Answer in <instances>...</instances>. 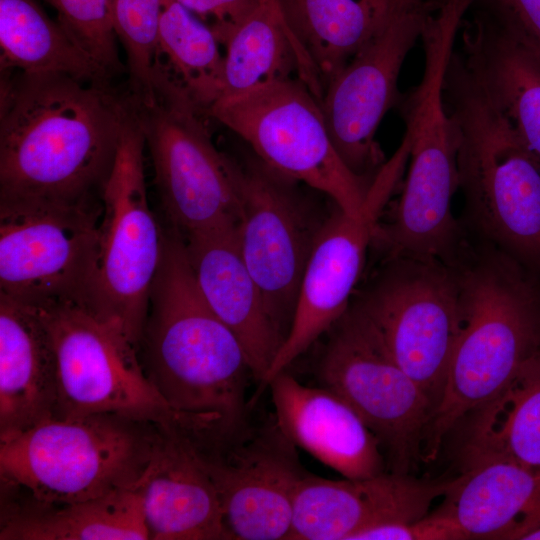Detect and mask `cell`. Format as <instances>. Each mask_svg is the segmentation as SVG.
Listing matches in <instances>:
<instances>
[{"mask_svg": "<svg viewBox=\"0 0 540 540\" xmlns=\"http://www.w3.org/2000/svg\"><path fill=\"white\" fill-rule=\"evenodd\" d=\"M57 361L42 311L0 295V439L54 416Z\"/></svg>", "mask_w": 540, "mask_h": 540, "instance_id": "7402d4cb", "label": "cell"}, {"mask_svg": "<svg viewBox=\"0 0 540 540\" xmlns=\"http://www.w3.org/2000/svg\"><path fill=\"white\" fill-rule=\"evenodd\" d=\"M464 0H445L427 19L421 40L424 70L418 85L399 101L409 138L407 176L373 243L387 256L436 258L449 262L465 228L452 212L459 189L458 136L443 100V78L461 23Z\"/></svg>", "mask_w": 540, "mask_h": 540, "instance_id": "277c9868", "label": "cell"}, {"mask_svg": "<svg viewBox=\"0 0 540 540\" xmlns=\"http://www.w3.org/2000/svg\"><path fill=\"white\" fill-rule=\"evenodd\" d=\"M115 34L126 53L128 96L139 105L155 98L159 23L164 0H110Z\"/></svg>", "mask_w": 540, "mask_h": 540, "instance_id": "4dcf8cb0", "label": "cell"}, {"mask_svg": "<svg viewBox=\"0 0 540 540\" xmlns=\"http://www.w3.org/2000/svg\"><path fill=\"white\" fill-rule=\"evenodd\" d=\"M353 540H466V537L457 523L438 509L418 520L373 526Z\"/></svg>", "mask_w": 540, "mask_h": 540, "instance_id": "836d02e7", "label": "cell"}, {"mask_svg": "<svg viewBox=\"0 0 540 540\" xmlns=\"http://www.w3.org/2000/svg\"><path fill=\"white\" fill-rule=\"evenodd\" d=\"M300 58L299 78L325 89L386 24L398 0H274Z\"/></svg>", "mask_w": 540, "mask_h": 540, "instance_id": "603a6c76", "label": "cell"}, {"mask_svg": "<svg viewBox=\"0 0 540 540\" xmlns=\"http://www.w3.org/2000/svg\"><path fill=\"white\" fill-rule=\"evenodd\" d=\"M131 102L171 228L186 235L237 225L240 198L232 159L214 146L201 111L167 81L156 85L151 104Z\"/></svg>", "mask_w": 540, "mask_h": 540, "instance_id": "4fadbf2b", "label": "cell"}, {"mask_svg": "<svg viewBox=\"0 0 540 540\" xmlns=\"http://www.w3.org/2000/svg\"><path fill=\"white\" fill-rule=\"evenodd\" d=\"M146 376L177 412L213 441L248 432L252 372L235 334L214 314L193 277L182 235L165 230L138 349Z\"/></svg>", "mask_w": 540, "mask_h": 540, "instance_id": "7a4b0ae2", "label": "cell"}, {"mask_svg": "<svg viewBox=\"0 0 540 540\" xmlns=\"http://www.w3.org/2000/svg\"><path fill=\"white\" fill-rule=\"evenodd\" d=\"M466 417L463 468L505 460L540 469V353Z\"/></svg>", "mask_w": 540, "mask_h": 540, "instance_id": "4316f807", "label": "cell"}, {"mask_svg": "<svg viewBox=\"0 0 540 540\" xmlns=\"http://www.w3.org/2000/svg\"><path fill=\"white\" fill-rule=\"evenodd\" d=\"M135 488L148 540L226 539L217 493L192 436L160 427Z\"/></svg>", "mask_w": 540, "mask_h": 540, "instance_id": "d6986e66", "label": "cell"}, {"mask_svg": "<svg viewBox=\"0 0 540 540\" xmlns=\"http://www.w3.org/2000/svg\"><path fill=\"white\" fill-rule=\"evenodd\" d=\"M182 237L202 297L241 343L259 384L283 340L243 260L237 225Z\"/></svg>", "mask_w": 540, "mask_h": 540, "instance_id": "44dd1931", "label": "cell"}, {"mask_svg": "<svg viewBox=\"0 0 540 540\" xmlns=\"http://www.w3.org/2000/svg\"><path fill=\"white\" fill-rule=\"evenodd\" d=\"M449 263L459 279L462 319L443 393L424 434L425 461L540 353L539 274L468 230Z\"/></svg>", "mask_w": 540, "mask_h": 540, "instance_id": "3957f363", "label": "cell"}, {"mask_svg": "<svg viewBox=\"0 0 540 540\" xmlns=\"http://www.w3.org/2000/svg\"><path fill=\"white\" fill-rule=\"evenodd\" d=\"M274 419L283 434L344 478L360 479L385 472L378 439L338 394L300 383L286 370L268 384Z\"/></svg>", "mask_w": 540, "mask_h": 540, "instance_id": "ffe728a7", "label": "cell"}, {"mask_svg": "<svg viewBox=\"0 0 540 540\" xmlns=\"http://www.w3.org/2000/svg\"><path fill=\"white\" fill-rule=\"evenodd\" d=\"M161 426L115 414L51 417L0 439L2 486L45 504H65L134 488Z\"/></svg>", "mask_w": 540, "mask_h": 540, "instance_id": "8992f818", "label": "cell"}, {"mask_svg": "<svg viewBox=\"0 0 540 540\" xmlns=\"http://www.w3.org/2000/svg\"><path fill=\"white\" fill-rule=\"evenodd\" d=\"M327 334L316 366L320 386L356 411L378 439L391 472L410 474L422 460L431 402L354 304Z\"/></svg>", "mask_w": 540, "mask_h": 540, "instance_id": "7c38bea8", "label": "cell"}, {"mask_svg": "<svg viewBox=\"0 0 540 540\" xmlns=\"http://www.w3.org/2000/svg\"><path fill=\"white\" fill-rule=\"evenodd\" d=\"M39 309L48 324L57 361L53 417L115 414L193 437L205 434L162 397L146 376L138 350L117 325L77 304Z\"/></svg>", "mask_w": 540, "mask_h": 540, "instance_id": "ba28073f", "label": "cell"}, {"mask_svg": "<svg viewBox=\"0 0 540 540\" xmlns=\"http://www.w3.org/2000/svg\"><path fill=\"white\" fill-rule=\"evenodd\" d=\"M242 138L275 171L318 191L356 216L373 180L337 153L320 101L299 77L218 100L207 112Z\"/></svg>", "mask_w": 540, "mask_h": 540, "instance_id": "30bf717a", "label": "cell"}, {"mask_svg": "<svg viewBox=\"0 0 540 540\" xmlns=\"http://www.w3.org/2000/svg\"><path fill=\"white\" fill-rule=\"evenodd\" d=\"M209 26L221 44L229 32L257 9L264 0H176ZM206 24V23H205Z\"/></svg>", "mask_w": 540, "mask_h": 540, "instance_id": "e575fe53", "label": "cell"}, {"mask_svg": "<svg viewBox=\"0 0 540 540\" xmlns=\"http://www.w3.org/2000/svg\"><path fill=\"white\" fill-rule=\"evenodd\" d=\"M219 44L207 24L176 0H164L155 74L207 113L221 98L224 58Z\"/></svg>", "mask_w": 540, "mask_h": 540, "instance_id": "f546056e", "label": "cell"}, {"mask_svg": "<svg viewBox=\"0 0 540 540\" xmlns=\"http://www.w3.org/2000/svg\"><path fill=\"white\" fill-rule=\"evenodd\" d=\"M470 11L455 49L540 164V65L486 17Z\"/></svg>", "mask_w": 540, "mask_h": 540, "instance_id": "d4e9b609", "label": "cell"}, {"mask_svg": "<svg viewBox=\"0 0 540 540\" xmlns=\"http://www.w3.org/2000/svg\"><path fill=\"white\" fill-rule=\"evenodd\" d=\"M353 304L434 412L461 327L455 267L436 258L387 256L383 269Z\"/></svg>", "mask_w": 540, "mask_h": 540, "instance_id": "9c48e42d", "label": "cell"}, {"mask_svg": "<svg viewBox=\"0 0 540 540\" xmlns=\"http://www.w3.org/2000/svg\"><path fill=\"white\" fill-rule=\"evenodd\" d=\"M196 445L217 493L226 539L288 540L295 494L308 472L274 417L233 442Z\"/></svg>", "mask_w": 540, "mask_h": 540, "instance_id": "e0dca14e", "label": "cell"}, {"mask_svg": "<svg viewBox=\"0 0 540 540\" xmlns=\"http://www.w3.org/2000/svg\"><path fill=\"white\" fill-rule=\"evenodd\" d=\"M57 13V21L110 78L123 71L110 0H43Z\"/></svg>", "mask_w": 540, "mask_h": 540, "instance_id": "1f68e13d", "label": "cell"}, {"mask_svg": "<svg viewBox=\"0 0 540 540\" xmlns=\"http://www.w3.org/2000/svg\"><path fill=\"white\" fill-rule=\"evenodd\" d=\"M104 539H148L137 488L65 504L27 498L2 509L0 540Z\"/></svg>", "mask_w": 540, "mask_h": 540, "instance_id": "484cf974", "label": "cell"}, {"mask_svg": "<svg viewBox=\"0 0 540 540\" xmlns=\"http://www.w3.org/2000/svg\"><path fill=\"white\" fill-rule=\"evenodd\" d=\"M520 540H540V520L529 528Z\"/></svg>", "mask_w": 540, "mask_h": 540, "instance_id": "d590c367", "label": "cell"}, {"mask_svg": "<svg viewBox=\"0 0 540 540\" xmlns=\"http://www.w3.org/2000/svg\"><path fill=\"white\" fill-rule=\"evenodd\" d=\"M440 511L466 539L520 540L540 520V469L492 460L463 468Z\"/></svg>", "mask_w": 540, "mask_h": 540, "instance_id": "cb8c5ba5", "label": "cell"}, {"mask_svg": "<svg viewBox=\"0 0 540 540\" xmlns=\"http://www.w3.org/2000/svg\"><path fill=\"white\" fill-rule=\"evenodd\" d=\"M221 44L225 54L220 99L300 76L297 48L274 0H264Z\"/></svg>", "mask_w": 540, "mask_h": 540, "instance_id": "f1b7e54d", "label": "cell"}, {"mask_svg": "<svg viewBox=\"0 0 540 540\" xmlns=\"http://www.w3.org/2000/svg\"><path fill=\"white\" fill-rule=\"evenodd\" d=\"M0 70L61 73L109 85V77L36 0H0Z\"/></svg>", "mask_w": 540, "mask_h": 540, "instance_id": "83f0119b", "label": "cell"}, {"mask_svg": "<svg viewBox=\"0 0 540 540\" xmlns=\"http://www.w3.org/2000/svg\"><path fill=\"white\" fill-rule=\"evenodd\" d=\"M442 0H398L381 30L334 77L321 109L331 141L345 165L373 180L385 164L378 126L399 104L398 79L409 51Z\"/></svg>", "mask_w": 540, "mask_h": 540, "instance_id": "2e32d148", "label": "cell"}, {"mask_svg": "<svg viewBox=\"0 0 540 540\" xmlns=\"http://www.w3.org/2000/svg\"><path fill=\"white\" fill-rule=\"evenodd\" d=\"M101 213V203L0 199V295L87 307Z\"/></svg>", "mask_w": 540, "mask_h": 540, "instance_id": "8fae6325", "label": "cell"}, {"mask_svg": "<svg viewBox=\"0 0 540 540\" xmlns=\"http://www.w3.org/2000/svg\"><path fill=\"white\" fill-rule=\"evenodd\" d=\"M127 105L109 85L1 72L0 199L101 203Z\"/></svg>", "mask_w": 540, "mask_h": 540, "instance_id": "6da1fadb", "label": "cell"}, {"mask_svg": "<svg viewBox=\"0 0 540 540\" xmlns=\"http://www.w3.org/2000/svg\"><path fill=\"white\" fill-rule=\"evenodd\" d=\"M471 9L540 65V0H474Z\"/></svg>", "mask_w": 540, "mask_h": 540, "instance_id": "d6a6232c", "label": "cell"}, {"mask_svg": "<svg viewBox=\"0 0 540 540\" xmlns=\"http://www.w3.org/2000/svg\"><path fill=\"white\" fill-rule=\"evenodd\" d=\"M143 128L128 100L117 151L101 192L95 271L89 311L117 325L138 350L165 230L148 200Z\"/></svg>", "mask_w": 540, "mask_h": 540, "instance_id": "52a82bcc", "label": "cell"}, {"mask_svg": "<svg viewBox=\"0 0 540 540\" xmlns=\"http://www.w3.org/2000/svg\"><path fill=\"white\" fill-rule=\"evenodd\" d=\"M409 140L374 178L362 208L351 216L338 207L329 215L307 262L289 332L258 384L256 400L269 382L307 351L343 316L361 277L367 251L408 161Z\"/></svg>", "mask_w": 540, "mask_h": 540, "instance_id": "9a60e30c", "label": "cell"}, {"mask_svg": "<svg viewBox=\"0 0 540 540\" xmlns=\"http://www.w3.org/2000/svg\"><path fill=\"white\" fill-rule=\"evenodd\" d=\"M232 163L240 198L241 255L284 341L307 262L329 216L320 215L302 183L257 156Z\"/></svg>", "mask_w": 540, "mask_h": 540, "instance_id": "5bb4252c", "label": "cell"}, {"mask_svg": "<svg viewBox=\"0 0 540 540\" xmlns=\"http://www.w3.org/2000/svg\"><path fill=\"white\" fill-rule=\"evenodd\" d=\"M454 481L394 472L331 480L308 472L295 494L288 540H353L379 524L421 519Z\"/></svg>", "mask_w": 540, "mask_h": 540, "instance_id": "ac0fdd59", "label": "cell"}, {"mask_svg": "<svg viewBox=\"0 0 540 540\" xmlns=\"http://www.w3.org/2000/svg\"><path fill=\"white\" fill-rule=\"evenodd\" d=\"M442 92L458 136L464 227L540 275L539 162L455 49Z\"/></svg>", "mask_w": 540, "mask_h": 540, "instance_id": "5b68a950", "label": "cell"}]
</instances>
